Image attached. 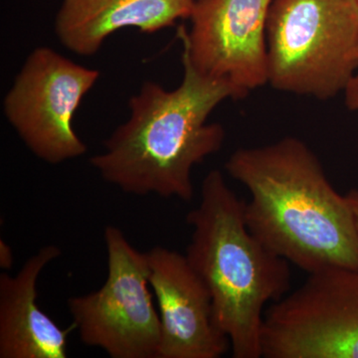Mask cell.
<instances>
[{
	"label": "cell",
	"instance_id": "cell-6",
	"mask_svg": "<svg viewBox=\"0 0 358 358\" xmlns=\"http://www.w3.org/2000/svg\"><path fill=\"white\" fill-rule=\"evenodd\" d=\"M264 358H358V270L331 268L268 306Z\"/></svg>",
	"mask_w": 358,
	"mask_h": 358
},
{
	"label": "cell",
	"instance_id": "cell-10",
	"mask_svg": "<svg viewBox=\"0 0 358 358\" xmlns=\"http://www.w3.org/2000/svg\"><path fill=\"white\" fill-rule=\"evenodd\" d=\"M60 256V248L47 245L27 259L17 274L0 275V358L68 357L74 326L59 327L37 303L40 275Z\"/></svg>",
	"mask_w": 358,
	"mask_h": 358
},
{
	"label": "cell",
	"instance_id": "cell-1",
	"mask_svg": "<svg viewBox=\"0 0 358 358\" xmlns=\"http://www.w3.org/2000/svg\"><path fill=\"white\" fill-rule=\"evenodd\" d=\"M225 169L248 189L244 214L252 234L308 274L358 270V229L345 195L327 178L315 152L294 136L239 148Z\"/></svg>",
	"mask_w": 358,
	"mask_h": 358
},
{
	"label": "cell",
	"instance_id": "cell-2",
	"mask_svg": "<svg viewBox=\"0 0 358 358\" xmlns=\"http://www.w3.org/2000/svg\"><path fill=\"white\" fill-rule=\"evenodd\" d=\"M183 79L166 90L145 82L129 99V117L90 162L122 192L189 202L192 169L222 148L225 131L208 117L219 103L237 100L229 84L200 73L182 51Z\"/></svg>",
	"mask_w": 358,
	"mask_h": 358
},
{
	"label": "cell",
	"instance_id": "cell-3",
	"mask_svg": "<svg viewBox=\"0 0 358 358\" xmlns=\"http://www.w3.org/2000/svg\"><path fill=\"white\" fill-rule=\"evenodd\" d=\"M186 221L192 227L186 258L211 294L233 357H262L268 303L281 300L291 288L288 261L252 234L243 200L217 169L205 176L199 203Z\"/></svg>",
	"mask_w": 358,
	"mask_h": 358
},
{
	"label": "cell",
	"instance_id": "cell-4",
	"mask_svg": "<svg viewBox=\"0 0 358 358\" xmlns=\"http://www.w3.org/2000/svg\"><path fill=\"white\" fill-rule=\"evenodd\" d=\"M268 83L320 100L345 92L358 71V0H273Z\"/></svg>",
	"mask_w": 358,
	"mask_h": 358
},
{
	"label": "cell",
	"instance_id": "cell-13",
	"mask_svg": "<svg viewBox=\"0 0 358 358\" xmlns=\"http://www.w3.org/2000/svg\"><path fill=\"white\" fill-rule=\"evenodd\" d=\"M14 264L13 251L3 240H0V268L4 271L13 268Z\"/></svg>",
	"mask_w": 358,
	"mask_h": 358
},
{
	"label": "cell",
	"instance_id": "cell-12",
	"mask_svg": "<svg viewBox=\"0 0 358 358\" xmlns=\"http://www.w3.org/2000/svg\"><path fill=\"white\" fill-rule=\"evenodd\" d=\"M345 105L348 109L358 110V71L345 90Z\"/></svg>",
	"mask_w": 358,
	"mask_h": 358
},
{
	"label": "cell",
	"instance_id": "cell-11",
	"mask_svg": "<svg viewBox=\"0 0 358 358\" xmlns=\"http://www.w3.org/2000/svg\"><path fill=\"white\" fill-rule=\"evenodd\" d=\"M195 0H63L56 35L73 53L92 56L124 28L152 34L189 18Z\"/></svg>",
	"mask_w": 358,
	"mask_h": 358
},
{
	"label": "cell",
	"instance_id": "cell-9",
	"mask_svg": "<svg viewBox=\"0 0 358 358\" xmlns=\"http://www.w3.org/2000/svg\"><path fill=\"white\" fill-rule=\"evenodd\" d=\"M160 319L157 358H219L231 348L218 326L211 294L183 254L157 246L145 252Z\"/></svg>",
	"mask_w": 358,
	"mask_h": 358
},
{
	"label": "cell",
	"instance_id": "cell-5",
	"mask_svg": "<svg viewBox=\"0 0 358 358\" xmlns=\"http://www.w3.org/2000/svg\"><path fill=\"white\" fill-rule=\"evenodd\" d=\"M108 275L100 289L68 299L72 324L84 345L112 358H157L159 313L155 310L147 255L121 229L103 232Z\"/></svg>",
	"mask_w": 358,
	"mask_h": 358
},
{
	"label": "cell",
	"instance_id": "cell-8",
	"mask_svg": "<svg viewBox=\"0 0 358 358\" xmlns=\"http://www.w3.org/2000/svg\"><path fill=\"white\" fill-rule=\"evenodd\" d=\"M273 0H195L178 36L193 66L229 84L237 99L268 83L267 22Z\"/></svg>",
	"mask_w": 358,
	"mask_h": 358
},
{
	"label": "cell",
	"instance_id": "cell-14",
	"mask_svg": "<svg viewBox=\"0 0 358 358\" xmlns=\"http://www.w3.org/2000/svg\"><path fill=\"white\" fill-rule=\"evenodd\" d=\"M345 196L348 203H350V207H352L355 223H357L358 229V189L350 190V192L346 193Z\"/></svg>",
	"mask_w": 358,
	"mask_h": 358
},
{
	"label": "cell",
	"instance_id": "cell-7",
	"mask_svg": "<svg viewBox=\"0 0 358 358\" xmlns=\"http://www.w3.org/2000/svg\"><path fill=\"white\" fill-rule=\"evenodd\" d=\"M100 77L49 48L34 49L3 101L4 115L35 157L59 164L78 159L87 145L73 117Z\"/></svg>",
	"mask_w": 358,
	"mask_h": 358
}]
</instances>
